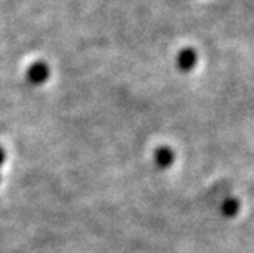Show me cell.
<instances>
[{"mask_svg": "<svg viewBox=\"0 0 254 253\" xmlns=\"http://www.w3.org/2000/svg\"><path fill=\"white\" fill-rule=\"evenodd\" d=\"M51 78V68L45 61L31 63L26 69V81L31 85H43Z\"/></svg>", "mask_w": 254, "mask_h": 253, "instance_id": "obj_1", "label": "cell"}, {"mask_svg": "<svg viewBox=\"0 0 254 253\" xmlns=\"http://www.w3.org/2000/svg\"><path fill=\"white\" fill-rule=\"evenodd\" d=\"M5 160H7V153H5L3 147H0V168H2V166H3Z\"/></svg>", "mask_w": 254, "mask_h": 253, "instance_id": "obj_2", "label": "cell"}]
</instances>
